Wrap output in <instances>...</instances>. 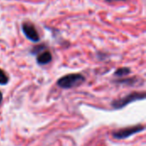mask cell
<instances>
[{"mask_svg": "<svg viewBox=\"0 0 146 146\" xmlns=\"http://www.w3.org/2000/svg\"><path fill=\"white\" fill-rule=\"evenodd\" d=\"M85 81V77L80 74H70L60 78L57 86L63 89H69L80 86Z\"/></svg>", "mask_w": 146, "mask_h": 146, "instance_id": "obj_1", "label": "cell"}, {"mask_svg": "<svg viewBox=\"0 0 146 146\" xmlns=\"http://www.w3.org/2000/svg\"><path fill=\"white\" fill-rule=\"evenodd\" d=\"M145 98V92H133V93H130L122 98L114 100L111 103V105L114 109L119 110V109H121V108L127 106V104H129L133 102H135L138 100H142Z\"/></svg>", "mask_w": 146, "mask_h": 146, "instance_id": "obj_2", "label": "cell"}, {"mask_svg": "<svg viewBox=\"0 0 146 146\" xmlns=\"http://www.w3.org/2000/svg\"><path fill=\"white\" fill-rule=\"evenodd\" d=\"M145 130V127L142 125H137L134 127H129L126 128H122L117 131L113 132L112 135L116 139H127L133 134H136L138 133H140Z\"/></svg>", "mask_w": 146, "mask_h": 146, "instance_id": "obj_3", "label": "cell"}, {"mask_svg": "<svg viewBox=\"0 0 146 146\" xmlns=\"http://www.w3.org/2000/svg\"><path fill=\"white\" fill-rule=\"evenodd\" d=\"M22 31L26 37L33 41V42H38L39 40V35L35 28V27L29 22H25L22 24Z\"/></svg>", "mask_w": 146, "mask_h": 146, "instance_id": "obj_4", "label": "cell"}, {"mask_svg": "<svg viewBox=\"0 0 146 146\" xmlns=\"http://www.w3.org/2000/svg\"><path fill=\"white\" fill-rule=\"evenodd\" d=\"M51 59H52V56H51L50 52L46 50V51H44V52L40 53L38 56L37 62L39 65H45V64H48L49 62H50Z\"/></svg>", "mask_w": 146, "mask_h": 146, "instance_id": "obj_5", "label": "cell"}, {"mask_svg": "<svg viewBox=\"0 0 146 146\" xmlns=\"http://www.w3.org/2000/svg\"><path fill=\"white\" fill-rule=\"evenodd\" d=\"M130 73H131L130 68H118L115 71V75L119 76V77H123V76H126V75L129 74Z\"/></svg>", "mask_w": 146, "mask_h": 146, "instance_id": "obj_6", "label": "cell"}, {"mask_svg": "<svg viewBox=\"0 0 146 146\" xmlns=\"http://www.w3.org/2000/svg\"><path fill=\"white\" fill-rule=\"evenodd\" d=\"M9 82V77L6 73L0 68V85H6Z\"/></svg>", "mask_w": 146, "mask_h": 146, "instance_id": "obj_7", "label": "cell"}, {"mask_svg": "<svg viewBox=\"0 0 146 146\" xmlns=\"http://www.w3.org/2000/svg\"><path fill=\"white\" fill-rule=\"evenodd\" d=\"M2 101H3V94H2V92H0V104L2 103Z\"/></svg>", "mask_w": 146, "mask_h": 146, "instance_id": "obj_8", "label": "cell"}, {"mask_svg": "<svg viewBox=\"0 0 146 146\" xmlns=\"http://www.w3.org/2000/svg\"><path fill=\"white\" fill-rule=\"evenodd\" d=\"M108 1H112V0H108ZM118 1H123V0H118Z\"/></svg>", "mask_w": 146, "mask_h": 146, "instance_id": "obj_9", "label": "cell"}]
</instances>
